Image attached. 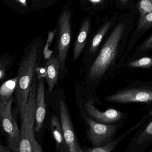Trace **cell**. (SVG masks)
Instances as JSON below:
<instances>
[{
  "instance_id": "26",
  "label": "cell",
  "mask_w": 152,
  "mask_h": 152,
  "mask_svg": "<svg viewBox=\"0 0 152 152\" xmlns=\"http://www.w3.org/2000/svg\"><path fill=\"white\" fill-rule=\"evenodd\" d=\"M128 0H120L121 2V4H124L126 3L127 2V1Z\"/></svg>"
},
{
  "instance_id": "16",
  "label": "cell",
  "mask_w": 152,
  "mask_h": 152,
  "mask_svg": "<svg viewBox=\"0 0 152 152\" xmlns=\"http://www.w3.org/2000/svg\"><path fill=\"white\" fill-rule=\"evenodd\" d=\"M89 21L88 20H86L80 28V30L76 40L73 56L74 61L76 60L79 57L85 47L86 38H87L89 32Z\"/></svg>"
},
{
  "instance_id": "10",
  "label": "cell",
  "mask_w": 152,
  "mask_h": 152,
  "mask_svg": "<svg viewBox=\"0 0 152 152\" xmlns=\"http://www.w3.org/2000/svg\"><path fill=\"white\" fill-rule=\"evenodd\" d=\"M87 114L96 121L104 124H111L120 120L125 117V113L115 109H110L101 112L94 105V102L89 101L85 104Z\"/></svg>"
},
{
  "instance_id": "1",
  "label": "cell",
  "mask_w": 152,
  "mask_h": 152,
  "mask_svg": "<svg viewBox=\"0 0 152 152\" xmlns=\"http://www.w3.org/2000/svg\"><path fill=\"white\" fill-rule=\"evenodd\" d=\"M39 46L38 42L34 44L28 53L23 57L19 65L17 75L18 81L15 92L17 103L16 112L19 114L21 121L25 116L26 107L35 73Z\"/></svg>"
},
{
  "instance_id": "23",
  "label": "cell",
  "mask_w": 152,
  "mask_h": 152,
  "mask_svg": "<svg viewBox=\"0 0 152 152\" xmlns=\"http://www.w3.org/2000/svg\"><path fill=\"white\" fill-rule=\"evenodd\" d=\"M12 151L10 147L7 145V146L0 145V152H10Z\"/></svg>"
},
{
  "instance_id": "13",
  "label": "cell",
  "mask_w": 152,
  "mask_h": 152,
  "mask_svg": "<svg viewBox=\"0 0 152 152\" xmlns=\"http://www.w3.org/2000/svg\"><path fill=\"white\" fill-rule=\"evenodd\" d=\"M150 117L149 114L144 115L142 118V119L137 124H136L134 126L127 130L125 133L122 134L121 136L118 137L117 139L113 142L108 143L107 144L104 146L99 147H92V148H86L85 150H83V152H111L114 148L118 145L130 133H132L134 130L137 129L140 127Z\"/></svg>"
},
{
  "instance_id": "2",
  "label": "cell",
  "mask_w": 152,
  "mask_h": 152,
  "mask_svg": "<svg viewBox=\"0 0 152 152\" xmlns=\"http://www.w3.org/2000/svg\"><path fill=\"white\" fill-rule=\"evenodd\" d=\"M37 78L35 75L31 86L24 119L20 129L19 152H43L42 148L37 142L34 135L35 100Z\"/></svg>"
},
{
  "instance_id": "3",
  "label": "cell",
  "mask_w": 152,
  "mask_h": 152,
  "mask_svg": "<svg viewBox=\"0 0 152 152\" xmlns=\"http://www.w3.org/2000/svg\"><path fill=\"white\" fill-rule=\"evenodd\" d=\"M124 30L125 25L122 23H119L114 29L91 66L88 72L89 78L99 79L113 63L117 55L119 43Z\"/></svg>"
},
{
  "instance_id": "19",
  "label": "cell",
  "mask_w": 152,
  "mask_h": 152,
  "mask_svg": "<svg viewBox=\"0 0 152 152\" xmlns=\"http://www.w3.org/2000/svg\"><path fill=\"white\" fill-rule=\"evenodd\" d=\"M13 62V60L9 56L0 58V81L5 77Z\"/></svg>"
},
{
  "instance_id": "6",
  "label": "cell",
  "mask_w": 152,
  "mask_h": 152,
  "mask_svg": "<svg viewBox=\"0 0 152 152\" xmlns=\"http://www.w3.org/2000/svg\"><path fill=\"white\" fill-rule=\"evenodd\" d=\"M85 116V120L89 126L88 135L93 147H101L107 144L117 132L119 126L113 124H104Z\"/></svg>"
},
{
  "instance_id": "5",
  "label": "cell",
  "mask_w": 152,
  "mask_h": 152,
  "mask_svg": "<svg viewBox=\"0 0 152 152\" xmlns=\"http://www.w3.org/2000/svg\"><path fill=\"white\" fill-rule=\"evenodd\" d=\"M13 100L7 104L0 100V130L12 151L19 152L20 129L12 112Z\"/></svg>"
},
{
  "instance_id": "11",
  "label": "cell",
  "mask_w": 152,
  "mask_h": 152,
  "mask_svg": "<svg viewBox=\"0 0 152 152\" xmlns=\"http://www.w3.org/2000/svg\"><path fill=\"white\" fill-rule=\"evenodd\" d=\"M35 100V120L34 131L39 133L42 130L46 116V106L45 95L44 78L38 79Z\"/></svg>"
},
{
  "instance_id": "7",
  "label": "cell",
  "mask_w": 152,
  "mask_h": 152,
  "mask_svg": "<svg viewBox=\"0 0 152 152\" xmlns=\"http://www.w3.org/2000/svg\"><path fill=\"white\" fill-rule=\"evenodd\" d=\"M71 12L66 10L62 13L59 20V35L58 42V58L61 70L65 68L66 59L71 38Z\"/></svg>"
},
{
  "instance_id": "22",
  "label": "cell",
  "mask_w": 152,
  "mask_h": 152,
  "mask_svg": "<svg viewBox=\"0 0 152 152\" xmlns=\"http://www.w3.org/2000/svg\"><path fill=\"white\" fill-rule=\"evenodd\" d=\"M152 48V36L149 38L140 47L142 51H145Z\"/></svg>"
},
{
  "instance_id": "17",
  "label": "cell",
  "mask_w": 152,
  "mask_h": 152,
  "mask_svg": "<svg viewBox=\"0 0 152 152\" xmlns=\"http://www.w3.org/2000/svg\"><path fill=\"white\" fill-rule=\"evenodd\" d=\"M111 25V22H107L102 27V28L95 36L92 40L91 47L89 49V53L94 54L95 53L103 38L109 30Z\"/></svg>"
},
{
  "instance_id": "14",
  "label": "cell",
  "mask_w": 152,
  "mask_h": 152,
  "mask_svg": "<svg viewBox=\"0 0 152 152\" xmlns=\"http://www.w3.org/2000/svg\"><path fill=\"white\" fill-rule=\"evenodd\" d=\"M51 119L52 131L56 142L57 150L59 152H69L68 146L65 140L60 120L55 115H52Z\"/></svg>"
},
{
  "instance_id": "21",
  "label": "cell",
  "mask_w": 152,
  "mask_h": 152,
  "mask_svg": "<svg viewBox=\"0 0 152 152\" xmlns=\"http://www.w3.org/2000/svg\"><path fill=\"white\" fill-rule=\"evenodd\" d=\"M152 25V10L140 18L137 30H142Z\"/></svg>"
},
{
  "instance_id": "9",
  "label": "cell",
  "mask_w": 152,
  "mask_h": 152,
  "mask_svg": "<svg viewBox=\"0 0 152 152\" xmlns=\"http://www.w3.org/2000/svg\"><path fill=\"white\" fill-rule=\"evenodd\" d=\"M126 151L143 152L152 143V115L138 128Z\"/></svg>"
},
{
  "instance_id": "4",
  "label": "cell",
  "mask_w": 152,
  "mask_h": 152,
  "mask_svg": "<svg viewBox=\"0 0 152 152\" xmlns=\"http://www.w3.org/2000/svg\"><path fill=\"white\" fill-rule=\"evenodd\" d=\"M105 101L119 104L152 102V82H134L128 87L107 96Z\"/></svg>"
},
{
  "instance_id": "18",
  "label": "cell",
  "mask_w": 152,
  "mask_h": 152,
  "mask_svg": "<svg viewBox=\"0 0 152 152\" xmlns=\"http://www.w3.org/2000/svg\"><path fill=\"white\" fill-rule=\"evenodd\" d=\"M129 67L132 68H149L152 67V57H144L128 63Z\"/></svg>"
},
{
  "instance_id": "20",
  "label": "cell",
  "mask_w": 152,
  "mask_h": 152,
  "mask_svg": "<svg viewBox=\"0 0 152 152\" xmlns=\"http://www.w3.org/2000/svg\"><path fill=\"white\" fill-rule=\"evenodd\" d=\"M140 18L152 10V0H140L137 4Z\"/></svg>"
},
{
  "instance_id": "15",
  "label": "cell",
  "mask_w": 152,
  "mask_h": 152,
  "mask_svg": "<svg viewBox=\"0 0 152 152\" xmlns=\"http://www.w3.org/2000/svg\"><path fill=\"white\" fill-rule=\"evenodd\" d=\"M18 76L4 82L0 86V100L4 104L9 102L13 98V94L16 92L18 86Z\"/></svg>"
},
{
  "instance_id": "8",
  "label": "cell",
  "mask_w": 152,
  "mask_h": 152,
  "mask_svg": "<svg viewBox=\"0 0 152 152\" xmlns=\"http://www.w3.org/2000/svg\"><path fill=\"white\" fill-rule=\"evenodd\" d=\"M60 121L69 152H83L77 139L66 104L62 99L59 102Z\"/></svg>"
},
{
  "instance_id": "24",
  "label": "cell",
  "mask_w": 152,
  "mask_h": 152,
  "mask_svg": "<svg viewBox=\"0 0 152 152\" xmlns=\"http://www.w3.org/2000/svg\"><path fill=\"white\" fill-rule=\"evenodd\" d=\"M88 1L93 4H99L102 2L103 0H88Z\"/></svg>"
},
{
  "instance_id": "25",
  "label": "cell",
  "mask_w": 152,
  "mask_h": 152,
  "mask_svg": "<svg viewBox=\"0 0 152 152\" xmlns=\"http://www.w3.org/2000/svg\"><path fill=\"white\" fill-rule=\"evenodd\" d=\"M17 1H19L20 3L22 4H23V5H24V6H26V0H17Z\"/></svg>"
},
{
  "instance_id": "12",
  "label": "cell",
  "mask_w": 152,
  "mask_h": 152,
  "mask_svg": "<svg viewBox=\"0 0 152 152\" xmlns=\"http://www.w3.org/2000/svg\"><path fill=\"white\" fill-rule=\"evenodd\" d=\"M44 69L45 78L48 84L49 92H51L58 82L59 73L61 70L58 56H51L46 62Z\"/></svg>"
}]
</instances>
